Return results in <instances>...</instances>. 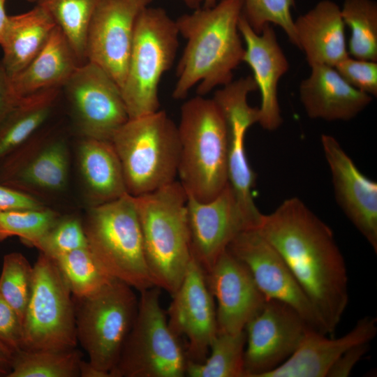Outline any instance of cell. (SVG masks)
Masks as SVG:
<instances>
[{
	"mask_svg": "<svg viewBox=\"0 0 377 377\" xmlns=\"http://www.w3.org/2000/svg\"><path fill=\"white\" fill-rule=\"evenodd\" d=\"M257 229L286 263L327 334L334 333L347 309L349 289L346 264L332 229L297 197L263 214Z\"/></svg>",
	"mask_w": 377,
	"mask_h": 377,
	"instance_id": "cell-1",
	"label": "cell"
},
{
	"mask_svg": "<svg viewBox=\"0 0 377 377\" xmlns=\"http://www.w3.org/2000/svg\"><path fill=\"white\" fill-rule=\"evenodd\" d=\"M242 8V0H220L175 20L186 43L176 69L174 99H184L195 85L197 94L205 96L232 81L245 50L238 27Z\"/></svg>",
	"mask_w": 377,
	"mask_h": 377,
	"instance_id": "cell-2",
	"label": "cell"
},
{
	"mask_svg": "<svg viewBox=\"0 0 377 377\" xmlns=\"http://www.w3.org/2000/svg\"><path fill=\"white\" fill-rule=\"evenodd\" d=\"M177 175L186 194L206 202L228 184V131L213 98L196 96L181 107Z\"/></svg>",
	"mask_w": 377,
	"mask_h": 377,
	"instance_id": "cell-3",
	"label": "cell"
},
{
	"mask_svg": "<svg viewBox=\"0 0 377 377\" xmlns=\"http://www.w3.org/2000/svg\"><path fill=\"white\" fill-rule=\"evenodd\" d=\"M134 200L149 269L156 286L172 296L192 258L186 192L174 181Z\"/></svg>",
	"mask_w": 377,
	"mask_h": 377,
	"instance_id": "cell-4",
	"label": "cell"
},
{
	"mask_svg": "<svg viewBox=\"0 0 377 377\" xmlns=\"http://www.w3.org/2000/svg\"><path fill=\"white\" fill-rule=\"evenodd\" d=\"M111 142L131 195L140 196L175 181L180 151L179 133L177 126L165 111L129 118Z\"/></svg>",
	"mask_w": 377,
	"mask_h": 377,
	"instance_id": "cell-5",
	"label": "cell"
},
{
	"mask_svg": "<svg viewBox=\"0 0 377 377\" xmlns=\"http://www.w3.org/2000/svg\"><path fill=\"white\" fill-rule=\"evenodd\" d=\"M83 225L88 247L110 276L139 293L156 286L146 261L133 196L126 193L89 207Z\"/></svg>",
	"mask_w": 377,
	"mask_h": 377,
	"instance_id": "cell-6",
	"label": "cell"
},
{
	"mask_svg": "<svg viewBox=\"0 0 377 377\" xmlns=\"http://www.w3.org/2000/svg\"><path fill=\"white\" fill-rule=\"evenodd\" d=\"M179 36L175 20L163 8L149 6L140 13L121 88L129 118L159 110V83L174 63Z\"/></svg>",
	"mask_w": 377,
	"mask_h": 377,
	"instance_id": "cell-7",
	"label": "cell"
},
{
	"mask_svg": "<svg viewBox=\"0 0 377 377\" xmlns=\"http://www.w3.org/2000/svg\"><path fill=\"white\" fill-rule=\"evenodd\" d=\"M161 288L140 292L138 310L111 377H183L188 359L161 304Z\"/></svg>",
	"mask_w": 377,
	"mask_h": 377,
	"instance_id": "cell-8",
	"label": "cell"
},
{
	"mask_svg": "<svg viewBox=\"0 0 377 377\" xmlns=\"http://www.w3.org/2000/svg\"><path fill=\"white\" fill-rule=\"evenodd\" d=\"M134 290L113 279L89 297L73 298L77 343L94 367L110 374L135 318L138 298Z\"/></svg>",
	"mask_w": 377,
	"mask_h": 377,
	"instance_id": "cell-9",
	"label": "cell"
},
{
	"mask_svg": "<svg viewBox=\"0 0 377 377\" xmlns=\"http://www.w3.org/2000/svg\"><path fill=\"white\" fill-rule=\"evenodd\" d=\"M30 297L23 318L25 350L76 348L75 304L54 260L40 253L33 265Z\"/></svg>",
	"mask_w": 377,
	"mask_h": 377,
	"instance_id": "cell-10",
	"label": "cell"
},
{
	"mask_svg": "<svg viewBox=\"0 0 377 377\" xmlns=\"http://www.w3.org/2000/svg\"><path fill=\"white\" fill-rule=\"evenodd\" d=\"M258 89L253 77L232 80L215 91L213 99L221 109L228 131V184L245 218L257 228L263 216L253 198L256 175L249 163L245 147L248 129L258 123V108L251 107L248 96Z\"/></svg>",
	"mask_w": 377,
	"mask_h": 377,
	"instance_id": "cell-11",
	"label": "cell"
},
{
	"mask_svg": "<svg viewBox=\"0 0 377 377\" xmlns=\"http://www.w3.org/2000/svg\"><path fill=\"white\" fill-rule=\"evenodd\" d=\"M70 165L66 140L38 132L0 161V184L37 198L57 195L68 186Z\"/></svg>",
	"mask_w": 377,
	"mask_h": 377,
	"instance_id": "cell-12",
	"label": "cell"
},
{
	"mask_svg": "<svg viewBox=\"0 0 377 377\" xmlns=\"http://www.w3.org/2000/svg\"><path fill=\"white\" fill-rule=\"evenodd\" d=\"M64 88L81 138L111 141L129 119L120 87L94 63L81 64Z\"/></svg>",
	"mask_w": 377,
	"mask_h": 377,
	"instance_id": "cell-13",
	"label": "cell"
},
{
	"mask_svg": "<svg viewBox=\"0 0 377 377\" xmlns=\"http://www.w3.org/2000/svg\"><path fill=\"white\" fill-rule=\"evenodd\" d=\"M228 250L247 267L267 300L288 304L312 329L327 334L320 316L288 265L257 228L240 232Z\"/></svg>",
	"mask_w": 377,
	"mask_h": 377,
	"instance_id": "cell-14",
	"label": "cell"
},
{
	"mask_svg": "<svg viewBox=\"0 0 377 377\" xmlns=\"http://www.w3.org/2000/svg\"><path fill=\"white\" fill-rule=\"evenodd\" d=\"M311 329L293 307L267 300L244 328L245 377H264L281 364Z\"/></svg>",
	"mask_w": 377,
	"mask_h": 377,
	"instance_id": "cell-15",
	"label": "cell"
},
{
	"mask_svg": "<svg viewBox=\"0 0 377 377\" xmlns=\"http://www.w3.org/2000/svg\"><path fill=\"white\" fill-rule=\"evenodd\" d=\"M152 0H101L88 29L85 59L108 73L121 88L135 24Z\"/></svg>",
	"mask_w": 377,
	"mask_h": 377,
	"instance_id": "cell-16",
	"label": "cell"
},
{
	"mask_svg": "<svg viewBox=\"0 0 377 377\" xmlns=\"http://www.w3.org/2000/svg\"><path fill=\"white\" fill-rule=\"evenodd\" d=\"M172 298L167 311L169 326L177 336L186 339L188 361L201 363L217 334L216 313L205 273L193 256Z\"/></svg>",
	"mask_w": 377,
	"mask_h": 377,
	"instance_id": "cell-17",
	"label": "cell"
},
{
	"mask_svg": "<svg viewBox=\"0 0 377 377\" xmlns=\"http://www.w3.org/2000/svg\"><path fill=\"white\" fill-rule=\"evenodd\" d=\"M186 210L191 255L205 273L240 232L253 229L229 184L209 201L200 202L187 195Z\"/></svg>",
	"mask_w": 377,
	"mask_h": 377,
	"instance_id": "cell-18",
	"label": "cell"
},
{
	"mask_svg": "<svg viewBox=\"0 0 377 377\" xmlns=\"http://www.w3.org/2000/svg\"><path fill=\"white\" fill-rule=\"evenodd\" d=\"M320 142L337 204L376 253V182L359 170L334 137L323 134Z\"/></svg>",
	"mask_w": 377,
	"mask_h": 377,
	"instance_id": "cell-19",
	"label": "cell"
},
{
	"mask_svg": "<svg viewBox=\"0 0 377 377\" xmlns=\"http://www.w3.org/2000/svg\"><path fill=\"white\" fill-rule=\"evenodd\" d=\"M217 302V333H237L267 300L247 267L227 249L205 273Z\"/></svg>",
	"mask_w": 377,
	"mask_h": 377,
	"instance_id": "cell-20",
	"label": "cell"
},
{
	"mask_svg": "<svg viewBox=\"0 0 377 377\" xmlns=\"http://www.w3.org/2000/svg\"><path fill=\"white\" fill-rule=\"evenodd\" d=\"M238 27L245 44L243 62L252 69L253 77L260 93L258 124L267 131L276 130L283 122L278 84L289 69L288 61L271 24H266L257 34L241 15Z\"/></svg>",
	"mask_w": 377,
	"mask_h": 377,
	"instance_id": "cell-21",
	"label": "cell"
},
{
	"mask_svg": "<svg viewBox=\"0 0 377 377\" xmlns=\"http://www.w3.org/2000/svg\"><path fill=\"white\" fill-rule=\"evenodd\" d=\"M377 333V320L367 316L346 334L330 339L310 330L293 355L264 377H327L337 360L348 349L369 343Z\"/></svg>",
	"mask_w": 377,
	"mask_h": 377,
	"instance_id": "cell-22",
	"label": "cell"
},
{
	"mask_svg": "<svg viewBox=\"0 0 377 377\" xmlns=\"http://www.w3.org/2000/svg\"><path fill=\"white\" fill-rule=\"evenodd\" d=\"M299 95L306 115L328 121H349L362 112L373 97L349 84L334 67L311 66L302 80Z\"/></svg>",
	"mask_w": 377,
	"mask_h": 377,
	"instance_id": "cell-23",
	"label": "cell"
},
{
	"mask_svg": "<svg viewBox=\"0 0 377 377\" xmlns=\"http://www.w3.org/2000/svg\"><path fill=\"white\" fill-rule=\"evenodd\" d=\"M296 46L309 66L335 67L349 57L341 8L334 1H319L294 20Z\"/></svg>",
	"mask_w": 377,
	"mask_h": 377,
	"instance_id": "cell-24",
	"label": "cell"
},
{
	"mask_svg": "<svg viewBox=\"0 0 377 377\" xmlns=\"http://www.w3.org/2000/svg\"><path fill=\"white\" fill-rule=\"evenodd\" d=\"M76 157L89 207L115 200L128 193L122 167L111 141L81 138Z\"/></svg>",
	"mask_w": 377,
	"mask_h": 377,
	"instance_id": "cell-25",
	"label": "cell"
},
{
	"mask_svg": "<svg viewBox=\"0 0 377 377\" xmlns=\"http://www.w3.org/2000/svg\"><path fill=\"white\" fill-rule=\"evenodd\" d=\"M57 27L49 12L38 3L25 13L8 15L0 46L1 62L10 77L34 59Z\"/></svg>",
	"mask_w": 377,
	"mask_h": 377,
	"instance_id": "cell-26",
	"label": "cell"
},
{
	"mask_svg": "<svg viewBox=\"0 0 377 377\" xmlns=\"http://www.w3.org/2000/svg\"><path fill=\"white\" fill-rule=\"evenodd\" d=\"M81 64L60 29L57 27L45 46L20 73L11 77L20 98L52 88H61Z\"/></svg>",
	"mask_w": 377,
	"mask_h": 377,
	"instance_id": "cell-27",
	"label": "cell"
},
{
	"mask_svg": "<svg viewBox=\"0 0 377 377\" xmlns=\"http://www.w3.org/2000/svg\"><path fill=\"white\" fill-rule=\"evenodd\" d=\"M60 88L22 97L0 124V161L36 135L55 106Z\"/></svg>",
	"mask_w": 377,
	"mask_h": 377,
	"instance_id": "cell-28",
	"label": "cell"
},
{
	"mask_svg": "<svg viewBox=\"0 0 377 377\" xmlns=\"http://www.w3.org/2000/svg\"><path fill=\"white\" fill-rule=\"evenodd\" d=\"M245 330L217 333L209 346V355L201 363L187 362L188 377H245Z\"/></svg>",
	"mask_w": 377,
	"mask_h": 377,
	"instance_id": "cell-29",
	"label": "cell"
},
{
	"mask_svg": "<svg viewBox=\"0 0 377 377\" xmlns=\"http://www.w3.org/2000/svg\"><path fill=\"white\" fill-rule=\"evenodd\" d=\"M81 352L65 350H25L14 353L8 377H79Z\"/></svg>",
	"mask_w": 377,
	"mask_h": 377,
	"instance_id": "cell-30",
	"label": "cell"
},
{
	"mask_svg": "<svg viewBox=\"0 0 377 377\" xmlns=\"http://www.w3.org/2000/svg\"><path fill=\"white\" fill-rule=\"evenodd\" d=\"M101 0H38L51 15L81 64L85 59L88 29Z\"/></svg>",
	"mask_w": 377,
	"mask_h": 377,
	"instance_id": "cell-31",
	"label": "cell"
},
{
	"mask_svg": "<svg viewBox=\"0 0 377 377\" xmlns=\"http://www.w3.org/2000/svg\"><path fill=\"white\" fill-rule=\"evenodd\" d=\"M350 30L348 54L360 59L377 61V3L374 0H345L341 8Z\"/></svg>",
	"mask_w": 377,
	"mask_h": 377,
	"instance_id": "cell-32",
	"label": "cell"
},
{
	"mask_svg": "<svg viewBox=\"0 0 377 377\" xmlns=\"http://www.w3.org/2000/svg\"><path fill=\"white\" fill-rule=\"evenodd\" d=\"M54 260L75 299L96 293L114 279L103 268L88 246Z\"/></svg>",
	"mask_w": 377,
	"mask_h": 377,
	"instance_id": "cell-33",
	"label": "cell"
},
{
	"mask_svg": "<svg viewBox=\"0 0 377 377\" xmlns=\"http://www.w3.org/2000/svg\"><path fill=\"white\" fill-rule=\"evenodd\" d=\"M59 217V213L46 206L1 212L0 242L16 236L24 244L34 247Z\"/></svg>",
	"mask_w": 377,
	"mask_h": 377,
	"instance_id": "cell-34",
	"label": "cell"
},
{
	"mask_svg": "<svg viewBox=\"0 0 377 377\" xmlns=\"http://www.w3.org/2000/svg\"><path fill=\"white\" fill-rule=\"evenodd\" d=\"M34 267L20 252L6 254L0 274V295L17 312L22 323L30 297Z\"/></svg>",
	"mask_w": 377,
	"mask_h": 377,
	"instance_id": "cell-35",
	"label": "cell"
},
{
	"mask_svg": "<svg viewBox=\"0 0 377 377\" xmlns=\"http://www.w3.org/2000/svg\"><path fill=\"white\" fill-rule=\"evenodd\" d=\"M242 15L252 29L260 34L266 24H274L286 33L296 46L297 39L292 16L295 0H242Z\"/></svg>",
	"mask_w": 377,
	"mask_h": 377,
	"instance_id": "cell-36",
	"label": "cell"
},
{
	"mask_svg": "<svg viewBox=\"0 0 377 377\" xmlns=\"http://www.w3.org/2000/svg\"><path fill=\"white\" fill-rule=\"evenodd\" d=\"M88 246L83 221L76 216H61L34 246L52 258Z\"/></svg>",
	"mask_w": 377,
	"mask_h": 377,
	"instance_id": "cell-37",
	"label": "cell"
},
{
	"mask_svg": "<svg viewBox=\"0 0 377 377\" xmlns=\"http://www.w3.org/2000/svg\"><path fill=\"white\" fill-rule=\"evenodd\" d=\"M334 68L352 87L373 98L377 96V61L349 56Z\"/></svg>",
	"mask_w": 377,
	"mask_h": 377,
	"instance_id": "cell-38",
	"label": "cell"
},
{
	"mask_svg": "<svg viewBox=\"0 0 377 377\" xmlns=\"http://www.w3.org/2000/svg\"><path fill=\"white\" fill-rule=\"evenodd\" d=\"M0 341L14 353L23 348V324L17 312L0 295Z\"/></svg>",
	"mask_w": 377,
	"mask_h": 377,
	"instance_id": "cell-39",
	"label": "cell"
},
{
	"mask_svg": "<svg viewBox=\"0 0 377 377\" xmlns=\"http://www.w3.org/2000/svg\"><path fill=\"white\" fill-rule=\"evenodd\" d=\"M40 199L20 191L0 184V212L45 207Z\"/></svg>",
	"mask_w": 377,
	"mask_h": 377,
	"instance_id": "cell-40",
	"label": "cell"
},
{
	"mask_svg": "<svg viewBox=\"0 0 377 377\" xmlns=\"http://www.w3.org/2000/svg\"><path fill=\"white\" fill-rule=\"evenodd\" d=\"M369 343L355 345L345 351L330 368L327 377H347L368 352Z\"/></svg>",
	"mask_w": 377,
	"mask_h": 377,
	"instance_id": "cell-41",
	"label": "cell"
},
{
	"mask_svg": "<svg viewBox=\"0 0 377 377\" xmlns=\"http://www.w3.org/2000/svg\"><path fill=\"white\" fill-rule=\"evenodd\" d=\"M21 98L0 61V124Z\"/></svg>",
	"mask_w": 377,
	"mask_h": 377,
	"instance_id": "cell-42",
	"label": "cell"
},
{
	"mask_svg": "<svg viewBox=\"0 0 377 377\" xmlns=\"http://www.w3.org/2000/svg\"><path fill=\"white\" fill-rule=\"evenodd\" d=\"M14 353L0 341V377H8Z\"/></svg>",
	"mask_w": 377,
	"mask_h": 377,
	"instance_id": "cell-43",
	"label": "cell"
},
{
	"mask_svg": "<svg viewBox=\"0 0 377 377\" xmlns=\"http://www.w3.org/2000/svg\"><path fill=\"white\" fill-rule=\"evenodd\" d=\"M80 377H111L109 373L98 369L89 361L82 360L80 364Z\"/></svg>",
	"mask_w": 377,
	"mask_h": 377,
	"instance_id": "cell-44",
	"label": "cell"
},
{
	"mask_svg": "<svg viewBox=\"0 0 377 377\" xmlns=\"http://www.w3.org/2000/svg\"><path fill=\"white\" fill-rule=\"evenodd\" d=\"M6 1V0H0V40L5 30L8 17L5 10Z\"/></svg>",
	"mask_w": 377,
	"mask_h": 377,
	"instance_id": "cell-45",
	"label": "cell"
},
{
	"mask_svg": "<svg viewBox=\"0 0 377 377\" xmlns=\"http://www.w3.org/2000/svg\"><path fill=\"white\" fill-rule=\"evenodd\" d=\"M205 0H182V1L189 8L192 10L198 9L202 7Z\"/></svg>",
	"mask_w": 377,
	"mask_h": 377,
	"instance_id": "cell-46",
	"label": "cell"
},
{
	"mask_svg": "<svg viewBox=\"0 0 377 377\" xmlns=\"http://www.w3.org/2000/svg\"><path fill=\"white\" fill-rule=\"evenodd\" d=\"M217 3V0H205L202 4V7L211 8L213 7Z\"/></svg>",
	"mask_w": 377,
	"mask_h": 377,
	"instance_id": "cell-47",
	"label": "cell"
},
{
	"mask_svg": "<svg viewBox=\"0 0 377 377\" xmlns=\"http://www.w3.org/2000/svg\"><path fill=\"white\" fill-rule=\"evenodd\" d=\"M27 1H31V2H37L38 0H27Z\"/></svg>",
	"mask_w": 377,
	"mask_h": 377,
	"instance_id": "cell-48",
	"label": "cell"
}]
</instances>
